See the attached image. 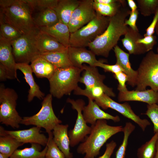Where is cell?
<instances>
[{"mask_svg":"<svg viewBox=\"0 0 158 158\" xmlns=\"http://www.w3.org/2000/svg\"><path fill=\"white\" fill-rule=\"evenodd\" d=\"M130 11L126 4L115 15L110 17L109 24L105 31L88 46L95 55L108 56L121 36L124 35L128 30V27L125 24V21Z\"/></svg>","mask_w":158,"mask_h":158,"instance_id":"1","label":"cell"},{"mask_svg":"<svg viewBox=\"0 0 158 158\" xmlns=\"http://www.w3.org/2000/svg\"><path fill=\"white\" fill-rule=\"evenodd\" d=\"M0 23L10 24L23 34H35L39 30L32 13V9L24 0H0Z\"/></svg>","mask_w":158,"mask_h":158,"instance_id":"2","label":"cell"},{"mask_svg":"<svg viewBox=\"0 0 158 158\" xmlns=\"http://www.w3.org/2000/svg\"><path fill=\"white\" fill-rule=\"evenodd\" d=\"M92 130L88 136L80 143L77 149V152L85 154L84 158H95L100 153L103 145L111 136L123 132L122 126L109 125L106 120H97L91 126Z\"/></svg>","mask_w":158,"mask_h":158,"instance_id":"3","label":"cell"},{"mask_svg":"<svg viewBox=\"0 0 158 158\" xmlns=\"http://www.w3.org/2000/svg\"><path fill=\"white\" fill-rule=\"evenodd\" d=\"M83 69L73 66L56 68L55 72L49 80L50 94L58 99L70 95L78 86Z\"/></svg>","mask_w":158,"mask_h":158,"instance_id":"4","label":"cell"},{"mask_svg":"<svg viewBox=\"0 0 158 158\" xmlns=\"http://www.w3.org/2000/svg\"><path fill=\"white\" fill-rule=\"evenodd\" d=\"M96 13V16L87 24L71 33L70 46L84 48L88 47L105 31L109 24L110 17Z\"/></svg>","mask_w":158,"mask_h":158,"instance_id":"5","label":"cell"},{"mask_svg":"<svg viewBox=\"0 0 158 158\" xmlns=\"http://www.w3.org/2000/svg\"><path fill=\"white\" fill-rule=\"evenodd\" d=\"M137 71L136 90H145L149 86L151 89L158 91V53L152 50L148 52Z\"/></svg>","mask_w":158,"mask_h":158,"instance_id":"6","label":"cell"},{"mask_svg":"<svg viewBox=\"0 0 158 158\" xmlns=\"http://www.w3.org/2000/svg\"><path fill=\"white\" fill-rule=\"evenodd\" d=\"M18 95L15 91L0 85V122L6 126L18 128L22 118L16 110Z\"/></svg>","mask_w":158,"mask_h":158,"instance_id":"7","label":"cell"},{"mask_svg":"<svg viewBox=\"0 0 158 158\" xmlns=\"http://www.w3.org/2000/svg\"><path fill=\"white\" fill-rule=\"evenodd\" d=\"M52 96L48 94L42 102V107L36 114L22 118L20 124L26 126L32 125L44 128L48 133L52 131L62 121L55 114L52 106Z\"/></svg>","mask_w":158,"mask_h":158,"instance_id":"8","label":"cell"},{"mask_svg":"<svg viewBox=\"0 0 158 158\" xmlns=\"http://www.w3.org/2000/svg\"><path fill=\"white\" fill-rule=\"evenodd\" d=\"M35 35L23 34L11 41L13 53L16 63L29 64L40 55L35 44Z\"/></svg>","mask_w":158,"mask_h":158,"instance_id":"9","label":"cell"},{"mask_svg":"<svg viewBox=\"0 0 158 158\" xmlns=\"http://www.w3.org/2000/svg\"><path fill=\"white\" fill-rule=\"evenodd\" d=\"M68 103H70L73 109L77 112V117L73 128L68 131L70 140V146L73 147L80 142H83L92 130L91 126H88L83 116V110L85 106V103L82 99L75 100L68 98Z\"/></svg>","mask_w":158,"mask_h":158,"instance_id":"10","label":"cell"},{"mask_svg":"<svg viewBox=\"0 0 158 158\" xmlns=\"http://www.w3.org/2000/svg\"><path fill=\"white\" fill-rule=\"evenodd\" d=\"M95 100L97 105L103 109L106 110L109 108H111L132 120L138 125L143 131H145L146 128L150 125L148 120L141 119L136 114L127 102L122 104L117 102L105 93L95 99Z\"/></svg>","mask_w":158,"mask_h":158,"instance_id":"11","label":"cell"},{"mask_svg":"<svg viewBox=\"0 0 158 158\" xmlns=\"http://www.w3.org/2000/svg\"><path fill=\"white\" fill-rule=\"evenodd\" d=\"M94 0L80 1L73 11L68 25L71 33L85 25L96 16L93 7Z\"/></svg>","mask_w":158,"mask_h":158,"instance_id":"12","label":"cell"},{"mask_svg":"<svg viewBox=\"0 0 158 158\" xmlns=\"http://www.w3.org/2000/svg\"><path fill=\"white\" fill-rule=\"evenodd\" d=\"M41 128L35 126L29 129L17 130H5L6 133L24 144L35 143L46 146L48 138L40 133Z\"/></svg>","mask_w":158,"mask_h":158,"instance_id":"13","label":"cell"},{"mask_svg":"<svg viewBox=\"0 0 158 158\" xmlns=\"http://www.w3.org/2000/svg\"><path fill=\"white\" fill-rule=\"evenodd\" d=\"M118 99L119 102L136 101L145 102L147 104H158V91L151 89L143 91L127 90L119 91Z\"/></svg>","mask_w":158,"mask_h":158,"instance_id":"14","label":"cell"},{"mask_svg":"<svg viewBox=\"0 0 158 158\" xmlns=\"http://www.w3.org/2000/svg\"><path fill=\"white\" fill-rule=\"evenodd\" d=\"M67 52L73 66L82 69L83 64L84 63L90 66H96V64L99 61L92 51L84 47L69 46L67 48Z\"/></svg>","mask_w":158,"mask_h":158,"instance_id":"15","label":"cell"},{"mask_svg":"<svg viewBox=\"0 0 158 158\" xmlns=\"http://www.w3.org/2000/svg\"><path fill=\"white\" fill-rule=\"evenodd\" d=\"M88 104L85 106L83 110V118L86 123L94 125L99 120H111L115 122H118L120 118L118 116H113L102 109L93 100L88 99Z\"/></svg>","mask_w":158,"mask_h":158,"instance_id":"16","label":"cell"},{"mask_svg":"<svg viewBox=\"0 0 158 158\" xmlns=\"http://www.w3.org/2000/svg\"><path fill=\"white\" fill-rule=\"evenodd\" d=\"M0 63L7 70L12 79H17L15 61L12 52L11 41L0 35Z\"/></svg>","mask_w":158,"mask_h":158,"instance_id":"17","label":"cell"},{"mask_svg":"<svg viewBox=\"0 0 158 158\" xmlns=\"http://www.w3.org/2000/svg\"><path fill=\"white\" fill-rule=\"evenodd\" d=\"M35 45L40 54L56 51H64L67 48L54 38L40 30L34 36Z\"/></svg>","mask_w":158,"mask_h":158,"instance_id":"18","label":"cell"},{"mask_svg":"<svg viewBox=\"0 0 158 158\" xmlns=\"http://www.w3.org/2000/svg\"><path fill=\"white\" fill-rule=\"evenodd\" d=\"M83 71L80 77L79 82L84 84L85 88L89 89L96 86L102 87L106 89L113 91L111 88L108 87L103 83L105 76L100 74L97 67L83 65Z\"/></svg>","mask_w":158,"mask_h":158,"instance_id":"19","label":"cell"},{"mask_svg":"<svg viewBox=\"0 0 158 158\" xmlns=\"http://www.w3.org/2000/svg\"><path fill=\"white\" fill-rule=\"evenodd\" d=\"M114 51L116 58V63L119 65L123 70L128 77V84L132 87L136 86L138 73L136 71L132 68L129 60V53L121 49L117 45L114 47Z\"/></svg>","mask_w":158,"mask_h":158,"instance_id":"20","label":"cell"},{"mask_svg":"<svg viewBox=\"0 0 158 158\" xmlns=\"http://www.w3.org/2000/svg\"><path fill=\"white\" fill-rule=\"evenodd\" d=\"M16 70L20 71L24 75V78L30 86L28 101L30 102L35 97L40 100L43 99L45 95L40 90L39 86L35 82L30 65L25 63H16Z\"/></svg>","mask_w":158,"mask_h":158,"instance_id":"21","label":"cell"},{"mask_svg":"<svg viewBox=\"0 0 158 158\" xmlns=\"http://www.w3.org/2000/svg\"><path fill=\"white\" fill-rule=\"evenodd\" d=\"M67 124H61L56 125L52 130L54 141L64 154L66 158H73V155L70 151V142L68 135Z\"/></svg>","mask_w":158,"mask_h":158,"instance_id":"22","label":"cell"},{"mask_svg":"<svg viewBox=\"0 0 158 158\" xmlns=\"http://www.w3.org/2000/svg\"><path fill=\"white\" fill-rule=\"evenodd\" d=\"M124 36V38L121 40L123 46L128 51L129 54L140 55L147 52L143 45L137 43L139 39L144 37L139 31L134 30L128 27Z\"/></svg>","mask_w":158,"mask_h":158,"instance_id":"23","label":"cell"},{"mask_svg":"<svg viewBox=\"0 0 158 158\" xmlns=\"http://www.w3.org/2000/svg\"><path fill=\"white\" fill-rule=\"evenodd\" d=\"M39 29L65 47L68 48L70 46L71 33L68 25L59 21L52 26L40 28Z\"/></svg>","mask_w":158,"mask_h":158,"instance_id":"24","label":"cell"},{"mask_svg":"<svg viewBox=\"0 0 158 158\" xmlns=\"http://www.w3.org/2000/svg\"><path fill=\"white\" fill-rule=\"evenodd\" d=\"M80 1L59 0L56 7L53 9L59 21L68 25L72 15L79 5Z\"/></svg>","mask_w":158,"mask_h":158,"instance_id":"25","label":"cell"},{"mask_svg":"<svg viewBox=\"0 0 158 158\" xmlns=\"http://www.w3.org/2000/svg\"><path fill=\"white\" fill-rule=\"evenodd\" d=\"M33 73L39 78H46L49 80L54 74L56 68L46 59L39 55L31 62Z\"/></svg>","mask_w":158,"mask_h":158,"instance_id":"26","label":"cell"},{"mask_svg":"<svg viewBox=\"0 0 158 158\" xmlns=\"http://www.w3.org/2000/svg\"><path fill=\"white\" fill-rule=\"evenodd\" d=\"M40 55L53 65L56 68L73 66L69 59L67 49L64 51L42 53Z\"/></svg>","mask_w":158,"mask_h":158,"instance_id":"27","label":"cell"},{"mask_svg":"<svg viewBox=\"0 0 158 158\" xmlns=\"http://www.w3.org/2000/svg\"><path fill=\"white\" fill-rule=\"evenodd\" d=\"M41 149V145L32 143L30 147L16 150L9 158H45L47 147Z\"/></svg>","mask_w":158,"mask_h":158,"instance_id":"28","label":"cell"},{"mask_svg":"<svg viewBox=\"0 0 158 158\" xmlns=\"http://www.w3.org/2000/svg\"><path fill=\"white\" fill-rule=\"evenodd\" d=\"M33 19L39 28L51 26L59 21L55 11L51 8H47L39 11Z\"/></svg>","mask_w":158,"mask_h":158,"instance_id":"29","label":"cell"},{"mask_svg":"<svg viewBox=\"0 0 158 158\" xmlns=\"http://www.w3.org/2000/svg\"><path fill=\"white\" fill-rule=\"evenodd\" d=\"M126 4V1L123 0H118L117 2L112 4H102L94 1L93 7L97 13L110 17L115 15L121 8Z\"/></svg>","mask_w":158,"mask_h":158,"instance_id":"30","label":"cell"},{"mask_svg":"<svg viewBox=\"0 0 158 158\" xmlns=\"http://www.w3.org/2000/svg\"><path fill=\"white\" fill-rule=\"evenodd\" d=\"M104 93L109 97H114L115 94L113 91L108 90L99 86H96L92 87L82 89L78 86L74 90V94L77 95L85 96L88 99L95 100V99L102 96Z\"/></svg>","mask_w":158,"mask_h":158,"instance_id":"31","label":"cell"},{"mask_svg":"<svg viewBox=\"0 0 158 158\" xmlns=\"http://www.w3.org/2000/svg\"><path fill=\"white\" fill-rule=\"evenodd\" d=\"M24 144L7 134L0 137V153L9 158L20 146Z\"/></svg>","mask_w":158,"mask_h":158,"instance_id":"32","label":"cell"},{"mask_svg":"<svg viewBox=\"0 0 158 158\" xmlns=\"http://www.w3.org/2000/svg\"><path fill=\"white\" fill-rule=\"evenodd\" d=\"M158 139V132L148 141L142 145L137 150L138 158H154L156 152V143Z\"/></svg>","mask_w":158,"mask_h":158,"instance_id":"33","label":"cell"},{"mask_svg":"<svg viewBox=\"0 0 158 158\" xmlns=\"http://www.w3.org/2000/svg\"><path fill=\"white\" fill-rule=\"evenodd\" d=\"M135 129V126L130 122H126L123 128V140L116 153V158H125L129 137Z\"/></svg>","mask_w":158,"mask_h":158,"instance_id":"34","label":"cell"},{"mask_svg":"<svg viewBox=\"0 0 158 158\" xmlns=\"http://www.w3.org/2000/svg\"><path fill=\"white\" fill-rule=\"evenodd\" d=\"M23 34L13 25L6 23H0V35L11 41L20 37Z\"/></svg>","mask_w":158,"mask_h":158,"instance_id":"35","label":"cell"},{"mask_svg":"<svg viewBox=\"0 0 158 158\" xmlns=\"http://www.w3.org/2000/svg\"><path fill=\"white\" fill-rule=\"evenodd\" d=\"M138 9L144 16L154 14L158 8V0H137Z\"/></svg>","mask_w":158,"mask_h":158,"instance_id":"36","label":"cell"},{"mask_svg":"<svg viewBox=\"0 0 158 158\" xmlns=\"http://www.w3.org/2000/svg\"><path fill=\"white\" fill-rule=\"evenodd\" d=\"M48 137L46 146V158H66L65 156L54 141L52 132L48 133Z\"/></svg>","mask_w":158,"mask_h":158,"instance_id":"37","label":"cell"},{"mask_svg":"<svg viewBox=\"0 0 158 158\" xmlns=\"http://www.w3.org/2000/svg\"><path fill=\"white\" fill-rule=\"evenodd\" d=\"M30 6L33 11H39L47 8L54 9L56 6L59 0H24Z\"/></svg>","mask_w":158,"mask_h":158,"instance_id":"38","label":"cell"},{"mask_svg":"<svg viewBox=\"0 0 158 158\" xmlns=\"http://www.w3.org/2000/svg\"><path fill=\"white\" fill-rule=\"evenodd\" d=\"M144 114L147 116L152 123L154 133L158 132V104H147V110Z\"/></svg>","mask_w":158,"mask_h":158,"instance_id":"39","label":"cell"},{"mask_svg":"<svg viewBox=\"0 0 158 158\" xmlns=\"http://www.w3.org/2000/svg\"><path fill=\"white\" fill-rule=\"evenodd\" d=\"M157 38V37L153 35L147 36L139 39L137 43L143 45L148 52L152 50L156 44Z\"/></svg>","mask_w":158,"mask_h":158,"instance_id":"40","label":"cell"},{"mask_svg":"<svg viewBox=\"0 0 158 158\" xmlns=\"http://www.w3.org/2000/svg\"><path fill=\"white\" fill-rule=\"evenodd\" d=\"M96 66L102 68L105 72H111L114 74L121 71L124 72L123 68L119 65L116 63L114 65H109L99 61L96 64Z\"/></svg>","mask_w":158,"mask_h":158,"instance_id":"41","label":"cell"},{"mask_svg":"<svg viewBox=\"0 0 158 158\" xmlns=\"http://www.w3.org/2000/svg\"><path fill=\"white\" fill-rule=\"evenodd\" d=\"M114 76L118 81L117 89L119 91H124L127 90L126 85L128 79L127 75L124 72L121 71L114 74Z\"/></svg>","mask_w":158,"mask_h":158,"instance_id":"42","label":"cell"},{"mask_svg":"<svg viewBox=\"0 0 158 158\" xmlns=\"http://www.w3.org/2000/svg\"><path fill=\"white\" fill-rule=\"evenodd\" d=\"M138 14V9L134 11H130L129 18L128 19H126L125 21V24L126 25H128L129 27L134 30L139 31L136 25Z\"/></svg>","mask_w":158,"mask_h":158,"instance_id":"43","label":"cell"},{"mask_svg":"<svg viewBox=\"0 0 158 158\" xmlns=\"http://www.w3.org/2000/svg\"><path fill=\"white\" fill-rule=\"evenodd\" d=\"M154 15L152 22L146 29V32L144 35V37L153 35L154 33L155 28L158 22V8Z\"/></svg>","mask_w":158,"mask_h":158,"instance_id":"44","label":"cell"},{"mask_svg":"<svg viewBox=\"0 0 158 158\" xmlns=\"http://www.w3.org/2000/svg\"><path fill=\"white\" fill-rule=\"evenodd\" d=\"M117 145L116 143L114 140L106 145V149L104 154L98 158H111L113 152Z\"/></svg>","mask_w":158,"mask_h":158,"instance_id":"45","label":"cell"},{"mask_svg":"<svg viewBox=\"0 0 158 158\" xmlns=\"http://www.w3.org/2000/svg\"><path fill=\"white\" fill-rule=\"evenodd\" d=\"M7 79H12L7 70L0 63V81H5Z\"/></svg>","mask_w":158,"mask_h":158,"instance_id":"46","label":"cell"},{"mask_svg":"<svg viewBox=\"0 0 158 158\" xmlns=\"http://www.w3.org/2000/svg\"><path fill=\"white\" fill-rule=\"evenodd\" d=\"M118 0H94L95 2L104 4H112L115 3Z\"/></svg>","mask_w":158,"mask_h":158,"instance_id":"47","label":"cell"},{"mask_svg":"<svg viewBox=\"0 0 158 158\" xmlns=\"http://www.w3.org/2000/svg\"><path fill=\"white\" fill-rule=\"evenodd\" d=\"M127 1L131 9V11H134L138 9V6L134 0H127Z\"/></svg>","mask_w":158,"mask_h":158,"instance_id":"48","label":"cell"},{"mask_svg":"<svg viewBox=\"0 0 158 158\" xmlns=\"http://www.w3.org/2000/svg\"><path fill=\"white\" fill-rule=\"evenodd\" d=\"M154 158H158V139L156 143V152Z\"/></svg>","mask_w":158,"mask_h":158,"instance_id":"49","label":"cell"},{"mask_svg":"<svg viewBox=\"0 0 158 158\" xmlns=\"http://www.w3.org/2000/svg\"><path fill=\"white\" fill-rule=\"evenodd\" d=\"M6 155L0 153V158H9Z\"/></svg>","mask_w":158,"mask_h":158,"instance_id":"50","label":"cell"},{"mask_svg":"<svg viewBox=\"0 0 158 158\" xmlns=\"http://www.w3.org/2000/svg\"><path fill=\"white\" fill-rule=\"evenodd\" d=\"M155 31L157 35L158 36V22L155 28Z\"/></svg>","mask_w":158,"mask_h":158,"instance_id":"51","label":"cell"},{"mask_svg":"<svg viewBox=\"0 0 158 158\" xmlns=\"http://www.w3.org/2000/svg\"><path fill=\"white\" fill-rule=\"evenodd\" d=\"M157 53H158V47H157Z\"/></svg>","mask_w":158,"mask_h":158,"instance_id":"52","label":"cell"},{"mask_svg":"<svg viewBox=\"0 0 158 158\" xmlns=\"http://www.w3.org/2000/svg\"></svg>","mask_w":158,"mask_h":158,"instance_id":"53","label":"cell"}]
</instances>
